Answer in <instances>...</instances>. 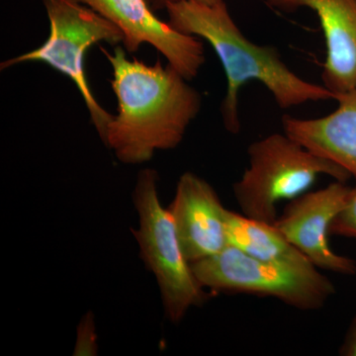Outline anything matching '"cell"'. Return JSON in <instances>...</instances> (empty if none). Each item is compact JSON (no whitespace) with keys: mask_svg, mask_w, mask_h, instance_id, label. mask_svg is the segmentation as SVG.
Wrapping results in <instances>:
<instances>
[{"mask_svg":"<svg viewBox=\"0 0 356 356\" xmlns=\"http://www.w3.org/2000/svg\"><path fill=\"white\" fill-rule=\"evenodd\" d=\"M111 65V86L118 113L107 126L103 143L125 165H140L159 151L179 146L202 108V96L175 67L161 60L147 65L129 60L126 50L102 48Z\"/></svg>","mask_w":356,"mask_h":356,"instance_id":"6da1fadb","label":"cell"},{"mask_svg":"<svg viewBox=\"0 0 356 356\" xmlns=\"http://www.w3.org/2000/svg\"><path fill=\"white\" fill-rule=\"evenodd\" d=\"M170 26L177 31L207 41L219 58L227 77V91L221 105L225 129L241 130L238 92L250 81L264 84L281 109L311 102L334 99L324 86L310 83L295 74L269 44H257L241 31L225 0L215 4L180 1L165 8Z\"/></svg>","mask_w":356,"mask_h":356,"instance_id":"7a4b0ae2","label":"cell"},{"mask_svg":"<svg viewBox=\"0 0 356 356\" xmlns=\"http://www.w3.org/2000/svg\"><path fill=\"white\" fill-rule=\"evenodd\" d=\"M248 165L233 184L243 215L273 224L277 205L305 193L320 175L348 182L350 173L320 158L283 133H273L248 147Z\"/></svg>","mask_w":356,"mask_h":356,"instance_id":"3957f363","label":"cell"},{"mask_svg":"<svg viewBox=\"0 0 356 356\" xmlns=\"http://www.w3.org/2000/svg\"><path fill=\"white\" fill-rule=\"evenodd\" d=\"M159 179L152 168L138 175L132 197L139 227L132 232L140 259L158 282L166 318L178 324L191 309L202 306L210 294L185 257L172 213L161 205Z\"/></svg>","mask_w":356,"mask_h":356,"instance_id":"277c9868","label":"cell"},{"mask_svg":"<svg viewBox=\"0 0 356 356\" xmlns=\"http://www.w3.org/2000/svg\"><path fill=\"white\" fill-rule=\"evenodd\" d=\"M43 1L50 22L48 38L39 48L2 63L1 70L39 62L69 77L81 93L91 123L103 140L114 115L103 108L89 86L86 56L91 47L102 42L111 46L123 44V32L111 21L74 0Z\"/></svg>","mask_w":356,"mask_h":356,"instance_id":"5b68a950","label":"cell"},{"mask_svg":"<svg viewBox=\"0 0 356 356\" xmlns=\"http://www.w3.org/2000/svg\"><path fill=\"white\" fill-rule=\"evenodd\" d=\"M191 266L206 289L270 297L302 311L322 309L336 294L334 283L316 266L259 261L231 245Z\"/></svg>","mask_w":356,"mask_h":356,"instance_id":"8992f818","label":"cell"},{"mask_svg":"<svg viewBox=\"0 0 356 356\" xmlns=\"http://www.w3.org/2000/svg\"><path fill=\"white\" fill-rule=\"evenodd\" d=\"M89 7L123 32V46L133 54L149 44L182 74L191 81L205 64L204 44L198 37L177 31L159 19L147 0H74Z\"/></svg>","mask_w":356,"mask_h":356,"instance_id":"52a82bcc","label":"cell"},{"mask_svg":"<svg viewBox=\"0 0 356 356\" xmlns=\"http://www.w3.org/2000/svg\"><path fill=\"white\" fill-rule=\"evenodd\" d=\"M350 187L336 181L317 191L305 192L287 204L273 222L288 242L298 248L317 268L355 275L356 261L330 247V228L343 209Z\"/></svg>","mask_w":356,"mask_h":356,"instance_id":"ba28073f","label":"cell"},{"mask_svg":"<svg viewBox=\"0 0 356 356\" xmlns=\"http://www.w3.org/2000/svg\"><path fill=\"white\" fill-rule=\"evenodd\" d=\"M172 213L178 238L191 264L219 254L228 245V211L212 185L191 172L178 179Z\"/></svg>","mask_w":356,"mask_h":356,"instance_id":"9c48e42d","label":"cell"},{"mask_svg":"<svg viewBox=\"0 0 356 356\" xmlns=\"http://www.w3.org/2000/svg\"><path fill=\"white\" fill-rule=\"evenodd\" d=\"M274 10L292 13L300 8L317 14L325 49L323 86L336 96L356 90V0H266Z\"/></svg>","mask_w":356,"mask_h":356,"instance_id":"30bf717a","label":"cell"},{"mask_svg":"<svg viewBox=\"0 0 356 356\" xmlns=\"http://www.w3.org/2000/svg\"><path fill=\"white\" fill-rule=\"evenodd\" d=\"M339 107L315 119L285 115L283 132L311 153L341 166L356 177V90L336 96Z\"/></svg>","mask_w":356,"mask_h":356,"instance_id":"8fae6325","label":"cell"},{"mask_svg":"<svg viewBox=\"0 0 356 356\" xmlns=\"http://www.w3.org/2000/svg\"><path fill=\"white\" fill-rule=\"evenodd\" d=\"M227 233L229 245L254 259L295 266H314L273 224L229 210Z\"/></svg>","mask_w":356,"mask_h":356,"instance_id":"7c38bea8","label":"cell"},{"mask_svg":"<svg viewBox=\"0 0 356 356\" xmlns=\"http://www.w3.org/2000/svg\"><path fill=\"white\" fill-rule=\"evenodd\" d=\"M330 236H346L356 240V186L350 187L343 209L332 222Z\"/></svg>","mask_w":356,"mask_h":356,"instance_id":"4fadbf2b","label":"cell"},{"mask_svg":"<svg viewBox=\"0 0 356 356\" xmlns=\"http://www.w3.org/2000/svg\"><path fill=\"white\" fill-rule=\"evenodd\" d=\"M98 355L97 334L92 312L84 315L77 327V337L74 355L95 356Z\"/></svg>","mask_w":356,"mask_h":356,"instance_id":"5bb4252c","label":"cell"},{"mask_svg":"<svg viewBox=\"0 0 356 356\" xmlns=\"http://www.w3.org/2000/svg\"><path fill=\"white\" fill-rule=\"evenodd\" d=\"M339 355L356 356V315L351 321L348 332L344 336L343 343H341L339 350Z\"/></svg>","mask_w":356,"mask_h":356,"instance_id":"9a60e30c","label":"cell"},{"mask_svg":"<svg viewBox=\"0 0 356 356\" xmlns=\"http://www.w3.org/2000/svg\"><path fill=\"white\" fill-rule=\"evenodd\" d=\"M180 1H196L204 4H215L221 0H147V4L154 11L165 9L168 4L177 3Z\"/></svg>","mask_w":356,"mask_h":356,"instance_id":"2e32d148","label":"cell"}]
</instances>
